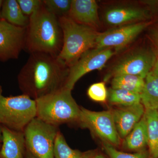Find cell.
Listing matches in <instances>:
<instances>
[{
    "instance_id": "1",
    "label": "cell",
    "mask_w": 158,
    "mask_h": 158,
    "mask_svg": "<svg viewBox=\"0 0 158 158\" xmlns=\"http://www.w3.org/2000/svg\"><path fill=\"white\" fill-rule=\"evenodd\" d=\"M68 71L57 57L31 53L18 75L19 86L23 94L36 100L64 88Z\"/></svg>"
},
{
    "instance_id": "2",
    "label": "cell",
    "mask_w": 158,
    "mask_h": 158,
    "mask_svg": "<svg viewBox=\"0 0 158 158\" xmlns=\"http://www.w3.org/2000/svg\"><path fill=\"white\" fill-rule=\"evenodd\" d=\"M63 34L59 18L42 6L30 17L26 28L25 48L30 53H44L57 57L62 49Z\"/></svg>"
},
{
    "instance_id": "3",
    "label": "cell",
    "mask_w": 158,
    "mask_h": 158,
    "mask_svg": "<svg viewBox=\"0 0 158 158\" xmlns=\"http://www.w3.org/2000/svg\"><path fill=\"white\" fill-rule=\"evenodd\" d=\"M63 34V43L57 58L69 68L87 51L95 47L99 32L78 23L67 16L59 18Z\"/></svg>"
},
{
    "instance_id": "4",
    "label": "cell",
    "mask_w": 158,
    "mask_h": 158,
    "mask_svg": "<svg viewBox=\"0 0 158 158\" xmlns=\"http://www.w3.org/2000/svg\"><path fill=\"white\" fill-rule=\"evenodd\" d=\"M71 91L63 88L35 100L37 107L36 117L58 127L64 123L77 122L81 107L73 97Z\"/></svg>"
},
{
    "instance_id": "5",
    "label": "cell",
    "mask_w": 158,
    "mask_h": 158,
    "mask_svg": "<svg viewBox=\"0 0 158 158\" xmlns=\"http://www.w3.org/2000/svg\"><path fill=\"white\" fill-rule=\"evenodd\" d=\"M37 116L36 101L25 94L0 96V123L17 131L23 132Z\"/></svg>"
},
{
    "instance_id": "6",
    "label": "cell",
    "mask_w": 158,
    "mask_h": 158,
    "mask_svg": "<svg viewBox=\"0 0 158 158\" xmlns=\"http://www.w3.org/2000/svg\"><path fill=\"white\" fill-rule=\"evenodd\" d=\"M157 56L154 49L137 47L131 49L119 57L106 74L104 81L118 75L130 74L145 79L152 70Z\"/></svg>"
},
{
    "instance_id": "7",
    "label": "cell",
    "mask_w": 158,
    "mask_h": 158,
    "mask_svg": "<svg viewBox=\"0 0 158 158\" xmlns=\"http://www.w3.org/2000/svg\"><path fill=\"white\" fill-rule=\"evenodd\" d=\"M58 127L36 117L23 131L26 150L37 158H54V148Z\"/></svg>"
},
{
    "instance_id": "8",
    "label": "cell",
    "mask_w": 158,
    "mask_h": 158,
    "mask_svg": "<svg viewBox=\"0 0 158 158\" xmlns=\"http://www.w3.org/2000/svg\"><path fill=\"white\" fill-rule=\"evenodd\" d=\"M77 123L82 127L90 130L104 143L114 147L121 144L111 110L95 112L81 107Z\"/></svg>"
},
{
    "instance_id": "9",
    "label": "cell",
    "mask_w": 158,
    "mask_h": 158,
    "mask_svg": "<svg viewBox=\"0 0 158 158\" xmlns=\"http://www.w3.org/2000/svg\"><path fill=\"white\" fill-rule=\"evenodd\" d=\"M116 54L115 51L110 48H94L87 51L74 64L69 68L64 88L72 90L82 77L92 71L102 69Z\"/></svg>"
},
{
    "instance_id": "10",
    "label": "cell",
    "mask_w": 158,
    "mask_h": 158,
    "mask_svg": "<svg viewBox=\"0 0 158 158\" xmlns=\"http://www.w3.org/2000/svg\"><path fill=\"white\" fill-rule=\"evenodd\" d=\"M152 24V22L150 20L133 23L99 33L95 48H113L118 53L132 43Z\"/></svg>"
},
{
    "instance_id": "11",
    "label": "cell",
    "mask_w": 158,
    "mask_h": 158,
    "mask_svg": "<svg viewBox=\"0 0 158 158\" xmlns=\"http://www.w3.org/2000/svg\"><path fill=\"white\" fill-rule=\"evenodd\" d=\"M26 28L0 19V61L17 59L25 48Z\"/></svg>"
},
{
    "instance_id": "12",
    "label": "cell",
    "mask_w": 158,
    "mask_h": 158,
    "mask_svg": "<svg viewBox=\"0 0 158 158\" xmlns=\"http://www.w3.org/2000/svg\"><path fill=\"white\" fill-rule=\"evenodd\" d=\"M151 14L146 7L124 4L109 7L105 11L103 18L108 25L114 28L149 21Z\"/></svg>"
},
{
    "instance_id": "13",
    "label": "cell",
    "mask_w": 158,
    "mask_h": 158,
    "mask_svg": "<svg viewBox=\"0 0 158 158\" xmlns=\"http://www.w3.org/2000/svg\"><path fill=\"white\" fill-rule=\"evenodd\" d=\"M114 123L118 135L124 139L145 113L141 103L128 106H118L111 110Z\"/></svg>"
},
{
    "instance_id": "14",
    "label": "cell",
    "mask_w": 158,
    "mask_h": 158,
    "mask_svg": "<svg viewBox=\"0 0 158 158\" xmlns=\"http://www.w3.org/2000/svg\"><path fill=\"white\" fill-rule=\"evenodd\" d=\"M98 6L94 0H72L68 17L74 21L97 30L100 27Z\"/></svg>"
},
{
    "instance_id": "15",
    "label": "cell",
    "mask_w": 158,
    "mask_h": 158,
    "mask_svg": "<svg viewBox=\"0 0 158 158\" xmlns=\"http://www.w3.org/2000/svg\"><path fill=\"white\" fill-rule=\"evenodd\" d=\"M2 131L0 158H24L26 148L23 132L13 131L2 125Z\"/></svg>"
},
{
    "instance_id": "16",
    "label": "cell",
    "mask_w": 158,
    "mask_h": 158,
    "mask_svg": "<svg viewBox=\"0 0 158 158\" xmlns=\"http://www.w3.org/2000/svg\"><path fill=\"white\" fill-rule=\"evenodd\" d=\"M122 146L125 149L138 152L148 146L147 125L144 114L131 132L124 138Z\"/></svg>"
},
{
    "instance_id": "17",
    "label": "cell",
    "mask_w": 158,
    "mask_h": 158,
    "mask_svg": "<svg viewBox=\"0 0 158 158\" xmlns=\"http://www.w3.org/2000/svg\"><path fill=\"white\" fill-rule=\"evenodd\" d=\"M1 19L13 25L27 28L30 17L25 15L17 0L3 1L1 9Z\"/></svg>"
},
{
    "instance_id": "18",
    "label": "cell",
    "mask_w": 158,
    "mask_h": 158,
    "mask_svg": "<svg viewBox=\"0 0 158 158\" xmlns=\"http://www.w3.org/2000/svg\"><path fill=\"white\" fill-rule=\"evenodd\" d=\"M144 81L145 85L141 94V103L145 110L158 111V76L152 70Z\"/></svg>"
},
{
    "instance_id": "19",
    "label": "cell",
    "mask_w": 158,
    "mask_h": 158,
    "mask_svg": "<svg viewBox=\"0 0 158 158\" xmlns=\"http://www.w3.org/2000/svg\"><path fill=\"white\" fill-rule=\"evenodd\" d=\"M147 125L148 146L152 158L158 157V111L145 110Z\"/></svg>"
},
{
    "instance_id": "20",
    "label": "cell",
    "mask_w": 158,
    "mask_h": 158,
    "mask_svg": "<svg viewBox=\"0 0 158 158\" xmlns=\"http://www.w3.org/2000/svg\"><path fill=\"white\" fill-rule=\"evenodd\" d=\"M144 85V79L141 77L130 74L118 75L112 78L111 88L128 90L141 94Z\"/></svg>"
},
{
    "instance_id": "21",
    "label": "cell",
    "mask_w": 158,
    "mask_h": 158,
    "mask_svg": "<svg viewBox=\"0 0 158 158\" xmlns=\"http://www.w3.org/2000/svg\"><path fill=\"white\" fill-rule=\"evenodd\" d=\"M94 154L93 151L82 152L71 148L62 133L58 131L54 144V158H92Z\"/></svg>"
},
{
    "instance_id": "22",
    "label": "cell",
    "mask_w": 158,
    "mask_h": 158,
    "mask_svg": "<svg viewBox=\"0 0 158 158\" xmlns=\"http://www.w3.org/2000/svg\"><path fill=\"white\" fill-rule=\"evenodd\" d=\"M107 100L111 104L118 106H128L141 103V94L110 88L108 90Z\"/></svg>"
},
{
    "instance_id": "23",
    "label": "cell",
    "mask_w": 158,
    "mask_h": 158,
    "mask_svg": "<svg viewBox=\"0 0 158 158\" xmlns=\"http://www.w3.org/2000/svg\"><path fill=\"white\" fill-rule=\"evenodd\" d=\"M44 6L58 18L68 16L71 6V0H44Z\"/></svg>"
},
{
    "instance_id": "24",
    "label": "cell",
    "mask_w": 158,
    "mask_h": 158,
    "mask_svg": "<svg viewBox=\"0 0 158 158\" xmlns=\"http://www.w3.org/2000/svg\"><path fill=\"white\" fill-rule=\"evenodd\" d=\"M102 147L110 158H148L149 155L145 150L132 154L123 152L116 149L114 146L104 142Z\"/></svg>"
},
{
    "instance_id": "25",
    "label": "cell",
    "mask_w": 158,
    "mask_h": 158,
    "mask_svg": "<svg viewBox=\"0 0 158 158\" xmlns=\"http://www.w3.org/2000/svg\"><path fill=\"white\" fill-rule=\"evenodd\" d=\"M88 95L94 101L105 102L108 99V91L104 82L94 83L88 88Z\"/></svg>"
},
{
    "instance_id": "26",
    "label": "cell",
    "mask_w": 158,
    "mask_h": 158,
    "mask_svg": "<svg viewBox=\"0 0 158 158\" xmlns=\"http://www.w3.org/2000/svg\"><path fill=\"white\" fill-rule=\"evenodd\" d=\"M20 8L23 14L30 17L37 12L42 6L40 0H17Z\"/></svg>"
},
{
    "instance_id": "27",
    "label": "cell",
    "mask_w": 158,
    "mask_h": 158,
    "mask_svg": "<svg viewBox=\"0 0 158 158\" xmlns=\"http://www.w3.org/2000/svg\"><path fill=\"white\" fill-rule=\"evenodd\" d=\"M148 35L154 47V49L158 53V24L150 28Z\"/></svg>"
},
{
    "instance_id": "28",
    "label": "cell",
    "mask_w": 158,
    "mask_h": 158,
    "mask_svg": "<svg viewBox=\"0 0 158 158\" xmlns=\"http://www.w3.org/2000/svg\"><path fill=\"white\" fill-rule=\"evenodd\" d=\"M152 70L158 76V56L157 57L156 59L153 68Z\"/></svg>"
},
{
    "instance_id": "29",
    "label": "cell",
    "mask_w": 158,
    "mask_h": 158,
    "mask_svg": "<svg viewBox=\"0 0 158 158\" xmlns=\"http://www.w3.org/2000/svg\"><path fill=\"white\" fill-rule=\"evenodd\" d=\"M25 158H37L35 157L34 156H33L32 154L31 153L29 152L26 150L25 153Z\"/></svg>"
},
{
    "instance_id": "30",
    "label": "cell",
    "mask_w": 158,
    "mask_h": 158,
    "mask_svg": "<svg viewBox=\"0 0 158 158\" xmlns=\"http://www.w3.org/2000/svg\"><path fill=\"white\" fill-rule=\"evenodd\" d=\"M92 158H106L100 154L95 153Z\"/></svg>"
},
{
    "instance_id": "31",
    "label": "cell",
    "mask_w": 158,
    "mask_h": 158,
    "mask_svg": "<svg viewBox=\"0 0 158 158\" xmlns=\"http://www.w3.org/2000/svg\"><path fill=\"white\" fill-rule=\"evenodd\" d=\"M2 125L0 123V144L2 142Z\"/></svg>"
},
{
    "instance_id": "32",
    "label": "cell",
    "mask_w": 158,
    "mask_h": 158,
    "mask_svg": "<svg viewBox=\"0 0 158 158\" xmlns=\"http://www.w3.org/2000/svg\"><path fill=\"white\" fill-rule=\"evenodd\" d=\"M3 1L0 0V19H1V9H2V5Z\"/></svg>"
},
{
    "instance_id": "33",
    "label": "cell",
    "mask_w": 158,
    "mask_h": 158,
    "mask_svg": "<svg viewBox=\"0 0 158 158\" xmlns=\"http://www.w3.org/2000/svg\"><path fill=\"white\" fill-rule=\"evenodd\" d=\"M2 86L0 85V96L2 95Z\"/></svg>"
},
{
    "instance_id": "34",
    "label": "cell",
    "mask_w": 158,
    "mask_h": 158,
    "mask_svg": "<svg viewBox=\"0 0 158 158\" xmlns=\"http://www.w3.org/2000/svg\"><path fill=\"white\" fill-rule=\"evenodd\" d=\"M1 145H2V144H0V147H1Z\"/></svg>"
},
{
    "instance_id": "35",
    "label": "cell",
    "mask_w": 158,
    "mask_h": 158,
    "mask_svg": "<svg viewBox=\"0 0 158 158\" xmlns=\"http://www.w3.org/2000/svg\"></svg>"
}]
</instances>
